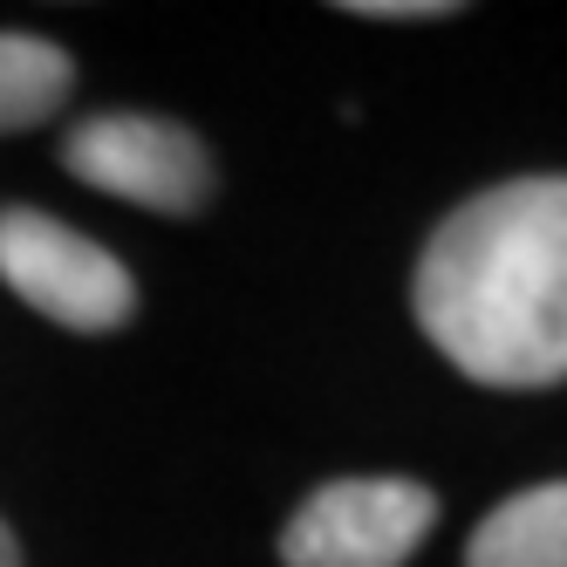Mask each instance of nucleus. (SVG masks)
Instances as JSON below:
<instances>
[{"label": "nucleus", "instance_id": "1", "mask_svg": "<svg viewBox=\"0 0 567 567\" xmlns=\"http://www.w3.org/2000/svg\"><path fill=\"white\" fill-rule=\"evenodd\" d=\"M417 329L485 390L567 383V178H513L431 233Z\"/></svg>", "mask_w": 567, "mask_h": 567}, {"label": "nucleus", "instance_id": "2", "mask_svg": "<svg viewBox=\"0 0 567 567\" xmlns=\"http://www.w3.org/2000/svg\"><path fill=\"white\" fill-rule=\"evenodd\" d=\"M0 280L34 308L62 321L75 336L124 329L137 315V280L110 247H96L90 233H75L49 213H0Z\"/></svg>", "mask_w": 567, "mask_h": 567}, {"label": "nucleus", "instance_id": "3", "mask_svg": "<svg viewBox=\"0 0 567 567\" xmlns=\"http://www.w3.org/2000/svg\"><path fill=\"white\" fill-rule=\"evenodd\" d=\"M437 519L431 485L417 478H336L301 499L280 526L288 567H403Z\"/></svg>", "mask_w": 567, "mask_h": 567}, {"label": "nucleus", "instance_id": "4", "mask_svg": "<svg viewBox=\"0 0 567 567\" xmlns=\"http://www.w3.org/2000/svg\"><path fill=\"white\" fill-rule=\"evenodd\" d=\"M62 165L144 213H198L213 198V157L172 116H90L62 137Z\"/></svg>", "mask_w": 567, "mask_h": 567}, {"label": "nucleus", "instance_id": "5", "mask_svg": "<svg viewBox=\"0 0 567 567\" xmlns=\"http://www.w3.org/2000/svg\"><path fill=\"white\" fill-rule=\"evenodd\" d=\"M465 567H567V478L526 485L485 513L465 540Z\"/></svg>", "mask_w": 567, "mask_h": 567}, {"label": "nucleus", "instance_id": "6", "mask_svg": "<svg viewBox=\"0 0 567 567\" xmlns=\"http://www.w3.org/2000/svg\"><path fill=\"white\" fill-rule=\"evenodd\" d=\"M75 90V62L42 34H0V137L49 124Z\"/></svg>", "mask_w": 567, "mask_h": 567}, {"label": "nucleus", "instance_id": "7", "mask_svg": "<svg viewBox=\"0 0 567 567\" xmlns=\"http://www.w3.org/2000/svg\"><path fill=\"white\" fill-rule=\"evenodd\" d=\"M349 14H362V21H437L452 8L444 0H349Z\"/></svg>", "mask_w": 567, "mask_h": 567}, {"label": "nucleus", "instance_id": "8", "mask_svg": "<svg viewBox=\"0 0 567 567\" xmlns=\"http://www.w3.org/2000/svg\"><path fill=\"white\" fill-rule=\"evenodd\" d=\"M0 567H21V547H14V534H8V519H0Z\"/></svg>", "mask_w": 567, "mask_h": 567}]
</instances>
